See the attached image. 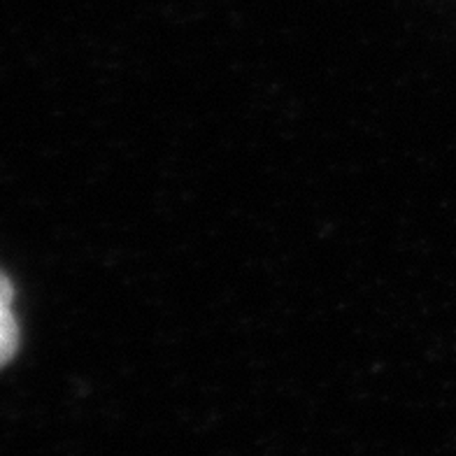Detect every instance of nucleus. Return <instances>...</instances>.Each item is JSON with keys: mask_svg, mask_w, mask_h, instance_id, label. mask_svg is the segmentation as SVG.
Instances as JSON below:
<instances>
[{"mask_svg": "<svg viewBox=\"0 0 456 456\" xmlns=\"http://www.w3.org/2000/svg\"><path fill=\"white\" fill-rule=\"evenodd\" d=\"M19 326L10 307H0V368L17 354Z\"/></svg>", "mask_w": 456, "mask_h": 456, "instance_id": "nucleus-1", "label": "nucleus"}, {"mask_svg": "<svg viewBox=\"0 0 456 456\" xmlns=\"http://www.w3.org/2000/svg\"><path fill=\"white\" fill-rule=\"evenodd\" d=\"M14 289L3 273H0V307H12Z\"/></svg>", "mask_w": 456, "mask_h": 456, "instance_id": "nucleus-2", "label": "nucleus"}]
</instances>
